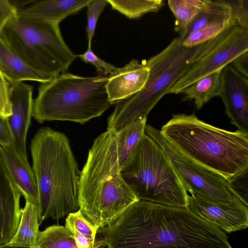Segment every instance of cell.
I'll list each match as a JSON object with an SVG mask.
<instances>
[{"instance_id":"15","label":"cell","mask_w":248,"mask_h":248,"mask_svg":"<svg viewBox=\"0 0 248 248\" xmlns=\"http://www.w3.org/2000/svg\"><path fill=\"white\" fill-rule=\"evenodd\" d=\"M149 74V68L144 62L140 63L136 59H132L122 68H116L108 77L106 84L111 104H117L140 91Z\"/></svg>"},{"instance_id":"17","label":"cell","mask_w":248,"mask_h":248,"mask_svg":"<svg viewBox=\"0 0 248 248\" xmlns=\"http://www.w3.org/2000/svg\"><path fill=\"white\" fill-rule=\"evenodd\" d=\"M0 150L4 164L21 196L25 201L38 205L36 179L28 159L19 155L13 146H0Z\"/></svg>"},{"instance_id":"33","label":"cell","mask_w":248,"mask_h":248,"mask_svg":"<svg viewBox=\"0 0 248 248\" xmlns=\"http://www.w3.org/2000/svg\"><path fill=\"white\" fill-rule=\"evenodd\" d=\"M17 11L12 0H0V32L7 22L16 16Z\"/></svg>"},{"instance_id":"26","label":"cell","mask_w":248,"mask_h":248,"mask_svg":"<svg viewBox=\"0 0 248 248\" xmlns=\"http://www.w3.org/2000/svg\"><path fill=\"white\" fill-rule=\"evenodd\" d=\"M233 23L237 22L230 17L216 21L191 33L182 41V45L186 47H192L204 43Z\"/></svg>"},{"instance_id":"19","label":"cell","mask_w":248,"mask_h":248,"mask_svg":"<svg viewBox=\"0 0 248 248\" xmlns=\"http://www.w3.org/2000/svg\"><path fill=\"white\" fill-rule=\"evenodd\" d=\"M40 225L38 205L25 201L18 228L7 245L12 247L36 248Z\"/></svg>"},{"instance_id":"32","label":"cell","mask_w":248,"mask_h":248,"mask_svg":"<svg viewBox=\"0 0 248 248\" xmlns=\"http://www.w3.org/2000/svg\"><path fill=\"white\" fill-rule=\"evenodd\" d=\"M11 113L9 83L0 71V116L7 119Z\"/></svg>"},{"instance_id":"24","label":"cell","mask_w":248,"mask_h":248,"mask_svg":"<svg viewBox=\"0 0 248 248\" xmlns=\"http://www.w3.org/2000/svg\"><path fill=\"white\" fill-rule=\"evenodd\" d=\"M36 248H78L73 234L65 225H53L40 231Z\"/></svg>"},{"instance_id":"27","label":"cell","mask_w":248,"mask_h":248,"mask_svg":"<svg viewBox=\"0 0 248 248\" xmlns=\"http://www.w3.org/2000/svg\"><path fill=\"white\" fill-rule=\"evenodd\" d=\"M65 226L71 232L96 239L98 227L89 221L79 209L69 214L65 219Z\"/></svg>"},{"instance_id":"10","label":"cell","mask_w":248,"mask_h":248,"mask_svg":"<svg viewBox=\"0 0 248 248\" xmlns=\"http://www.w3.org/2000/svg\"><path fill=\"white\" fill-rule=\"evenodd\" d=\"M145 133L162 149L187 193L216 202L227 203L232 200L234 195L223 177L180 153L164 138L160 130L146 125Z\"/></svg>"},{"instance_id":"11","label":"cell","mask_w":248,"mask_h":248,"mask_svg":"<svg viewBox=\"0 0 248 248\" xmlns=\"http://www.w3.org/2000/svg\"><path fill=\"white\" fill-rule=\"evenodd\" d=\"M187 200L190 210L227 232L248 226V206L235 196L227 203L216 202L193 194H188Z\"/></svg>"},{"instance_id":"4","label":"cell","mask_w":248,"mask_h":248,"mask_svg":"<svg viewBox=\"0 0 248 248\" xmlns=\"http://www.w3.org/2000/svg\"><path fill=\"white\" fill-rule=\"evenodd\" d=\"M160 131L180 153L227 181L248 168V133L221 129L194 114H177Z\"/></svg>"},{"instance_id":"34","label":"cell","mask_w":248,"mask_h":248,"mask_svg":"<svg viewBox=\"0 0 248 248\" xmlns=\"http://www.w3.org/2000/svg\"><path fill=\"white\" fill-rule=\"evenodd\" d=\"M14 138L7 119L0 116V146H13Z\"/></svg>"},{"instance_id":"1","label":"cell","mask_w":248,"mask_h":248,"mask_svg":"<svg viewBox=\"0 0 248 248\" xmlns=\"http://www.w3.org/2000/svg\"><path fill=\"white\" fill-rule=\"evenodd\" d=\"M97 234L107 248H233L222 230L188 207L142 200Z\"/></svg>"},{"instance_id":"13","label":"cell","mask_w":248,"mask_h":248,"mask_svg":"<svg viewBox=\"0 0 248 248\" xmlns=\"http://www.w3.org/2000/svg\"><path fill=\"white\" fill-rule=\"evenodd\" d=\"M33 90L24 82L9 84L12 113L7 119L14 138L13 146L27 159L26 139L32 117Z\"/></svg>"},{"instance_id":"6","label":"cell","mask_w":248,"mask_h":248,"mask_svg":"<svg viewBox=\"0 0 248 248\" xmlns=\"http://www.w3.org/2000/svg\"><path fill=\"white\" fill-rule=\"evenodd\" d=\"M178 36L161 52L144 62L148 79L139 92L116 104L108 119L107 130L118 132L132 123L147 118L157 103L193 63L203 44L192 47L182 45Z\"/></svg>"},{"instance_id":"30","label":"cell","mask_w":248,"mask_h":248,"mask_svg":"<svg viewBox=\"0 0 248 248\" xmlns=\"http://www.w3.org/2000/svg\"><path fill=\"white\" fill-rule=\"evenodd\" d=\"M230 8L231 18L248 28V0H224Z\"/></svg>"},{"instance_id":"5","label":"cell","mask_w":248,"mask_h":248,"mask_svg":"<svg viewBox=\"0 0 248 248\" xmlns=\"http://www.w3.org/2000/svg\"><path fill=\"white\" fill-rule=\"evenodd\" d=\"M107 81L103 75L84 77L64 73L41 83L33 100L32 117L39 123L62 121L83 124L112 105Z\"/></svg>"},{"instance_id":"8","label":"cell","mask_w":248,"mask_h":248,"mask_svg":"<svg viewBox=\"0 0 248 248\" xmlns=\"http://www.w3.org/2000/svg\"><path fill=\"white\" fill-rule=\"evenodd\" d=\"M1 39L32 67L54 78L65 73L76 58L65 43L59 24L16 16L0 32Z\"/></svg>"},{"instance_id":"18","label":"cell","mask_w":248,"mask_h":248,"mask_svg":"<svg viewBox=\"0 0 248 248\" xmlns=\"http://www.w3.org/2000/svg\"><path fill=\"white\" fill-rule=\"evenodd\" d=\"M0 71L9 84L24 81L45 83L53 78L27 62L0 38Z\"/></svg>"},{"instance_id":"23","label":"cell","mask_w":248,"mask_h":248,"mask_svg":"<svg viewBox=\"0 0 248 248\" xmlns=\"http://www.w3.org/2000/svg\"><path fill=\"white\" fill-rule=\"evenodd\" d=\"M168 2L175 18L174 31L179 34L206 7L208 0H169Z\"/></svg>"},{"instance_id":"25","label":"cell","mask_w":248,"mask_h":248,"mask_svg":"<svg viewBox=\"0 0 248 248\" xmlns=\"http://www.w3.org/2000/svg\"><path fill=\"white\" fill-rule=\"evenodd\" d=\"M113 9L127 17L138 18L150 12L158 11L164 4L162 0H107Z\"/></svg>"},{"instance_id":"9","label":"cell","mask_w":248,"mask_h":248,"mask_svg":"<svg viewBox=\"0 0 248 248\" xmlns=\"http://www.w3.org/2000/svg\"><path fill=\"white\" fill-rule=\"evenodd\" d=\"M248 51V28L233 23L204 43L193 63L168 91L181 93L187 86L210 73L222 70Z\"/></svg>"},{"instance_id":"16","label":"cell","mask_w":248,"mask_h":248,"mask_svg":"<svg viewBox=\"0 0 248 248\" xmlns=\"http://www.w3.org/2000/svg\"><path fill=\"white\" fill-rule=\"evenodd\" d=\"M89 0H41L31 2L17 11L16 16L30 20L59 23L86 6Z\"/></svg>"},{"instance_id":"22","label":"cell","mask_w":248,"mask_h":248,"mask_svg":"<svg viewBox=\"0 0 248 248\" xmlns=\"http://www.w3.org/2000/svg\"><path fill=\"white\" fill-rule=\"evenodd\" d=\"M147 118L134 122L116 133L117 154L120 166L134 151L145 133Z\"/></svg>"},{"instance_id":"14","label":"cell","mask_w":248,"mask_h":248,"mask_svg":"<svg viewBox=\"0 0 248 248\" xmlns=\"http://www.w3.org/2000/svg\"><path fill=\"white\" fill-rule=\"evenodd\" d=\"M21 195L3 161L0 150V246L7 244L18 228Z\"/></svg>"},{"instance_id":"12","label":"cell","mask_w":248,"mask_h":248,"mask_svg":"<svg viewBox=\"0 0 248 248\" xmlns=\"http://www.w3.org/2000/svg\"><path fill=\"white\" fill-rule=\"evenodd\" d=\"M219 96L231 124L238 130L248 133V78L232 65L226 66L221 72Z\"/></svg>"},{"instance_id":"31","label":"cell","mask_w":248,"mask_h":248,"mask_svg":"<svg viewBox=\"0 0 248 248\" xmlns=\"http://www.w3.org/2000/svg\"><path fill=\"white\" fill-rule=\"evenodd\" d=\"M79 57L85 62L93 65L101 75L107 76L108 74H111L116 69L113 65L97 57L92 51L91 46H88L86 52L79 55Z\"/></svg>"},{"instance_id":"7","label":"cell","mask_w":248,"mask_h":248,"mask_svg":"<svg viewBox=\"0 0 248 248\" xmlns=\"http://www.w3.org/2000/svg\"><path fill=\"white\" fill-rule=\"evenodd\" d=\"M125 182L139 200L188 206V193L161 147L145 133L121 167Z\"/></svg>"},{"instance_id":"2","label":"cell","mask_w":248,"mask_h":248,"mask_svg":"<svg viewBox=\"0 0 248 248\" xmlns=\"http://www.w3.org/2000/svg\"><path fill=\"white\" fill-rule=\"evenodd\" d=\"M30 149L40 224L46 219L59 220L78 210L80 171L67 136L42 127L32 138Z\"/></svg>"},{"instance_id":"29","label":"cell","mask_w":248,"mask_h":248,"mask_svg":"<svg viewBox=\"0 0 248 248\" xmlns=\"http://www.w3.org/2000/svg\"><path fill=\"white\" fill-rule=\"evenodd\" d=\"M248 168H247L227 181L229 188L234 196L238 198L246 206L248 203Z\"/></svg>"},{"instance_id":"3","label":"cell","mask_w":248,"mask_h":248,"mask_svg":"<svg viewBox=\"0 0 248 248\" xmlns=\"http://www.w3.org/2000/svg\"><path fill=\"white\" fill-rule=\"evenodd\" d=\"M138 200L121 173L116 133L107 130L94 140L80 171L79 210L100 229L114 221Z\"/></svg>"},{"instance_id":"35","label":"cell","mask_w":248,"mask_h":248,"mask_svg":"<svg viewBox=\"0 0 248 248\" xmlns=\"http://www.w3.org/2000/svg\"><path fill=\"white\" fill-rule=\"evenodd\" d=\"M232 63V65L238 72L248 78V51L239 55Z\"/></svg>"},{"instance_id":"28","label":"cell","mask_w":248,"mask_h":248,"mask_svg":"<svg viewBox=\"0 0 248 248\" xmlns=\"http://www.w3.org/2000/svg\"><path fill=\"white\" fill-rule=\"evenodd\" d=\"M108 4L107 0H89L87 7V24L86 27L88 46H92L93 37L94 35L99 17L105 7Z\"/></svg>"},{"instance_id":"21","label":"cell","mask_w":248,"mask_h":248,"mask_svg":"<svg viewBox=\"0 0 248 248\" xmlns=\"http://www.w3.org/2000/svg\"><path fill=\"white\" fill-rule=\"evenodd\" d=\"M230 17L229 6L224 0H208L206 7L200 11L180 33L183 41L191 33L216 21Z\"/></svg>"},{"instance_id":"36","label":"cell","mask_w":248,"mask_h":248,"mask_svg":"<svg viewBox=\"0 0 248 248\" xmlns=\"http://www.w3.org/2000/svg\"><path fill=\"white\" fill-rule=\"evenodd\" d=\"M0 248H16V247H12L8 246L7 244L3 245L0 246Z\"/></svg>"},{"instance_id":"20","label":"cell","mask_w":248,"mask_h":248,"mask_svg":"<svg viewBox=\"0 0 248 248\" xmlns=\"http://www.w3.org/2000/svg\"><path fill=\"white\" fill-rule=\"evenodd\" d=\"M222 70L204 76L186 87L181 93L184 95L183 100H194L200 109L212 98L219 96Z\"/></svg>"}]
</instances>
